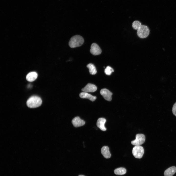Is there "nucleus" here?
<instances>
[{"mask_svg":"<svg viewBox=\"0 0 176 176\" xmlns=\"http://www.w3.org/2000/svg\"><path fill=\"white\" fill-rule=\"evenodd\" d=\"M97 89V87L94 85L88 83L82 89V90L85 92H94Z\"/></svg>","mask_w":176,"mask_h":176,"instance_id":"nucleus-9","label":"nucleus"},{"mask_svg":"<svg viewBox=\"0 0 176 176\" xmlns=\"http://www.w3.org/2000/svg\"><path fill=\"white\" fill-rule=\"evenodd\" d=\"M42 100L39 97L33 96L27 100L26 103L28 107L34 108L40 106L42 103Z\"/></svg>","mask_w":176,"mask_h":176,"instance_id":"nucleus-2","label":"nucleus"},{"mask_svg":"<svg viewBox=\"0 0 176 176\" xmlns=\"http://www.w3.org/2000/svg\"><path fill=\"white\" fill-rule=\"evenodd\" d=\"M72 122L74 126L76 127L83 126L85 124V121L79 117L74 118L72 120Z\"/></svg>","mask_w":176,"mask_h":176,"instance_id":"nucleus-8","label":"nucleus"},{"mask_svg":"<svg viewBox=\"0 0 176 176\" xmlns=\"http://www.w3.org/2000/svg\"><path fill=\"white\" fill-rule=\"evenodd\" d=\"M176 172V167L174 166L170 167L166 170L164 172L165 176H172Z\"/></svg>","mask_w":176,"mask_h":176,"instance_id":"nucleus-14","label":"nucleus"},{"mask_svg":"<svg viewBox=\"0 0 176 176\" xmlns=\"http://www.w3.org/2000/svg\"><path fill=\"white\" fill-rule=\"evenodd\" d=\"M84 40L81 36L76 35L72 37L69 42V45L71 48L81 46L83 43Z\"/></svg>","mask_w":176,"mask_h":176,"instance_id":"nucleus-1","label":"nucleus"},{"mask_svg":"<svg viewBox=\"0 0 176 176\" xmlns=\"http://www.w3.org/2000/svg\"><path fill=\"white\" fill-rule=\"evenodd\" d=\"M79 96L82 98L88 99L92 101H94L96 99V97L93 96L85 92L81 93L79 94Z\"/></svg>","mask_w":176,"mask_h":176,"instance_id":"nucleus-12","label":"nucleus"},{"mask_svg":"<svg viewBox=\"0 0 176 176\" xmlns=\"http://www.w3.org/2000/svg\"><path fill=\"white\" fill-rule=\"evenodd\" d=\"M137 34L140 38H144L147 37L150 31L147 26L142 25L137 30Z\"/></svg>","mask_w":176,"mask_h":176,"instance_id":"nucleus-3","label":"nucleus"},{"mask_svg":"<svg viewBox=\"0 0 176 176\" xmlns=\"http://www.w3.org/2000/svg\"><path fill=\"white\" fill-rule=\"evenodd\" d=\"M141 25V23L139 21H135L132 23V26L134 29L137 30Z\"/></svg>","mask_w":176,"mask_h":176,"instance_id":"nucleus-17","label":"nucleus"},{"mask_svg":"<svg viewBox=\"0 0 176 176\" xmlns=\"http://www.w3.org/2000/svg\"><path fill=\"white\" fill-rule=\"evenodd\" d=\"M114 70L110 66H107L104 70L105 74L108 75H110L112 72H114Z\"/></svg>","mask_w":176,"mask_h":176,"instance_id":"nucleus-18","label":"nucleus"},{"mask_svg":"<svg viewBox=\"0 0 176 176\" xmlns=\"http://www.w3.org/2000/svg\"><path fill=\"white\" fill-rule=\"evenodd\" d=\"M78 176H85L83 175H80Z\"/></svg>","mask_w":176,"mask_h":176,"instance_id":"nucleus-20","label":"nucleus"},{"mask_svg":"<svg viewBox=\"0 0 176 176\" xmlns=\"http://www.w3.org/2000/svg\"><path fill=\"white\" fill-rule=\"evenodd\" d=\"M126 172V169L123 167L118 168L115 169L114 171L115 174L117 175H122L125 174Z\"/></svg>","mask_w":176,"mask_h":176,"instance_id":"nucleus-15","label":"nucleus"},{"mask_svg":"<svg viewBox=\"0 0 176 176\" xmlns=\"http://www.w3.org/2000/svg\"><path fill=\"white\" fill-rule=\"evenodd\" d=\"M172 111L174 115L176 117V102L174 104L172 109Z\"/></svg>","mask_w":176,"mask_h":176,"instance_id":"nucleus-19","label":"nucleus"},{"mask_svg":"<svg viewBox=\"0 0 176 176\" xmlns=\"http://www.w3.org/2000/svg\"><path fill=\"white\" fill-rule=\"evenodd\" d=\"M38 76L37 73L35 72H30L27 75L26 77L27 80L29 82H32L35 80Z\"/></svg>","mask_w":176,"mask_h":176,"instance_id":"nucleus-13","label":"nucleus"},{"mask_svg":"<svg viewBox=\"0 0 176 176\" xmlns=\"http://www.w3.org/2000/svg\"><path fill=\"white\" fill-rule=\"evenodd\" d=\"M101 50L99 46L94 43L91 45L90 49L91 53L94 55H99L101 53Z\"/></svg>","mask_w":176,"mask_h":176,"instance_id":"nucleus-6","label":"nucleus"},{"mask_svg":"<svg viewBox=\"0 0 176 176\" xmlns=\"http://www.w3.org/2000/svg\"><path fill=\"white\" fill-rule=\"evenodd\" d=\"M144 149L141 145L135 146L133 148L132 153L136 158H141L144 154Z\"/></svg>","mask_w":176,"mask_h":176,"instance_id":"nucleus-4","label":"nucleus"},{"mask_svg":"<svg viewBox=\"0 0 176 176\" xmlns=\"http://www.w3.org/2000/svg\"><path fill=\"white\" fill-rule=\"evenodd\" d=\"M101 153L103 156L106 158H110L111 156L109 148L107 146L103 147L101 149Z\"/></svg>","mask_w":176,"mask_h":176,"instance_id":"nucleus-11","label":"nucleus"},{"mask_svg":"<svg viewBox=\"0 0 176 176\" xmlns=\"http://www.w3.org/2000/svg\"><path fill=\"white\" fill-rule=\"evenodd\" d=\"M106 121V120L103 118H100L98 119L97 122V127L101 130L105 131L106 129L104 126V124Z\"/></svg>","mask_w":176,"mask_h":176,"instance_id":"nucleus-10","label":"nucleus"},{"mask_svg":"<svg viewBox=\"0 0 176 176\" xmlns=\"http://www.w3.org/2000/svg\"><path fill=\"white\" fill-rule=\"evenodd\" d=\"M100 93L106 100L109 101L111 100L112 93L109 90L106 88L102 89L100 90Z\"/></svg>","mask_w":176,"mask_h":176,"instance_id":"nucleus-7","label":"nucleus"},{"mask_svg":"<svg viewBox=\"0 0 176 176\" xmlns=\"http://www.w3.org/2000/svg\"><path fill=\"white\" fill-rule=\"evenodd\" d=\"M87 67L89 69V71L91 74L94 75L96 74L97 71L95 67L93 64L89 63L87 66Z\"/></svg>","mask_w":176,"mask_h":176,"instance_id":"nucleus-16","label":"nucleus"},{"mask_svg":"<svg viewBox=\"0 0 176 176\" xmlns=\"http://www.w3.org/2000/svg\"><path fill=\"white\" fill-rule=\"evenodd\" d=\"M145 140V135L142 134H138L136 135L135 139L131 141V144L135 146L141 145Z\"/></svg>","mask_w":176,"mask_h":176,"instance_id":"nucleus-5","label":"nucleus"}]
</instances>
